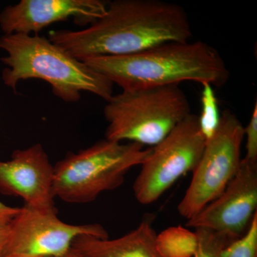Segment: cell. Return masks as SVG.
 Segmentation results:
<instances>
[{"mask_svg": "<svg viewBox=\"0 0 257 257\" xmlns=\"http://www.w3.org/2000/svg\"><path fill=\"white\" fill-rule=\"evenodd\" d=\"M0 49L8 54L2 78L16 90L19 82L40 79L50 84L52 93L66 102H76L81 92H89L106 101L114 95L109 79L82 61L39 35L11 34L0 37Z\"/></svg>", "mask_w": 257, "mask_h": 257, "instance_id": "3957f363", "label": "cell"}, {"mask_svg": "<svg viewBox=\"0 0 257 257\" xmlns=\"http://www.w3.org/2000/svg\"><path fill=\"white\" fill-rule=\"evenodd\" d=\"M152 215L143 220L128 234L110 239L81 236L72 249L84 257H166L161 251Z\"/></svg>", "mask_w": 257, "mask_h": 257, "instance_id": "7c38bea8", "label": "cell"}, {"mask_svg": "<svg viewBox=\"0 0 257 257\" xmlns=\"http://www.w3.org/2000/svg\"><path fill=\"white\" fill-rule=\"evenodd\" d=\"M81 236L109 238L101 224H67L57 217V212L25 206L10 221L5 256L60 257L70 251L74 240Z\"/></svg>", "mask_w": 257, "mask_h": 257, "instance_id": "ba28073f", "label": "cell"}, {"mask_svg": "<svg viewBox=\"0 0 257 257\" xmlns=\"http://www.w3.org/2000/svg\"><path fill=\"white\" fill-rule=\"evenodd\" d=\"M202 87V113L199 119L201 130L207 140L217 127L221 114L218 109L217 100L212 86L204 84Z\"/></svg>", "mask_w": 257, "mask_h": 257, "instance_id": "5bb4252c", "label": "cell"}, {"mask_svg": "<svg viewBox=\"0 0 257 257\" xmlns=\"http://www.w3.org/2000/svg\"><path fill=\"white\" fill-rule=\"evenodd\" d=\"M5 257H29V256H19V255H8V256H5Z\"/></svg>", "mask_w": 257, "mask_h": 257, "instance_id": "ffe728a7", "label": "cell"}, {"mask_svg": "<svg viewBox=\"0 0 257 257\" xmlns=\"http://www.w3.org/2000/svg\"><path fill=\"white\" fill-rule=\"evenodd\" d=\"M82 62L122 90L179 85L186 81L221 87L230 76L217 50L202 41L166 42L133 55Z\"/></svg>", "mask_w": 257, "mask_h": 257, "instance_id": "7a4b0ae2", "label": "cell"}, {"mask_svg": "<svg viewBox=\"0 0 257 257\" xmlns=\"http://www.w3.org/2000/svg\"><path fill=\"white\" fill-rule=\"evenodd\" d=\"M54 166L41 144L15 150L0 160V192L21 198L28 207L57 212L52 192Z\"/></svg>", "mask_w": 257, "mask_h": 257, "instance_id": "30bf717a", "label": "cell"}, {"mask_svg": "<svg viewBox=\"0 0 257 257\" xmlns=\"http://www.w3.org/2000/svg\"><path fill=\"white\" fill-rule=\"evenodd\" d=\"M257 208V161L241 159L227 187L186 226L220 233L239 239L248 229Z\"/></svg>", "mask_w": 257, "mask_h": 257, "instance_id": "9c48e42d", "label": "cell"}, {"mask_svg": "<svg viewBox=\"0 0 257 257\" xmlns=\"http://www.w3.org/2000/svg\"><path fill=\"white\" fill-rule=\"evenodd\" d=\"M190 114L188 99L179 85L122 90L104 106L105 139L152 147Z\"/></svg>", "mask_w": 257, "mask_h": 257, "instance_id": "5b68a950", "label": "cell"}, {"mask_svg": "<svg viewBox=\"0 0 257 257\" xmlns=\"http://www.w3.org/2000/svg\"><path fill=\"white\" fill-rule=\"evenodd\" d=\"M188 15L180 5L162 0H114L105 14L78 31H52L49 40L74 58L133 55L170 42H189Z\"/></svg>", "mask_w": 257, "mask_h": 257, "instance_id": "6da1fadb", "label": "cell"}, {"mask_svg": "<svg viewBox=\"0 0 257 257\" xmlns=\"http://www.w3.org/2000/svg\"><path fill=\"white\" fill-rule=\"evenodd\" d=\"M107 3L101 0H21L0 13L5 35H38L52 24L72 18L79 26H89L105 14Z\"/></svg>", "mask_w": 257, "mask_h": 257, "instance_id": "8fae6325", "label": "cell"}, {"mask_svg": "<svg viewBox=\"0 0 257 257\" xmlns=\"http://www.w3.org/2000/svg\"><path fill=\"white\" fill-rule=\"evenodd\" d=\"M20 208L10 207L0 202V220L10 221L18 214Z\"/></svg>", "mask_w": 257, "mask_h": 257, "instance_id": "ac0fdd59", "label": "cell"}, {"mask_svg": "<svg viewBox=\"0 0 257 257\" xmlns=\"http://www.w3.org/2000/svg\"><path fill=\"white\" fill-rule=\"evenodd\" d=\"M194 257H222L224 248L235 241L226 235L205 229H195Z\"/></svg>", "mask_w": 257, "mask_h": 257, "instance_id": "4fadbf2b", "label": "cell"}, {"mask_svg": "<svg viewBox=\"0 0 257 257\" xmlns=\"http://www.w3.org/2000/svg\"><path fill=\"white\" fill-rule=\"evenodd\" d=\"M206 138L199 116L189 114L163 140L151 147L133 184L144 205L156 202L182 176L193 172L202 157Z\"/></svg>", "mask_w": 257, "mask_h": 257, "instance_id": "52a82bcc", "label": "cell"}, {"mask_svg": "<svg viewBox=\"0 0 257 257\" xmlns=\"http://www.w3.org/2000/svg\"><path fill=\"white\" fill-rule=\"evenodd\" d=\"M244 126L229 109L221 113L219 124L206 140L202 157L177 210L187 220L199 214L224 192L239 170Z\"/></svg>", "mask_w": 257, "mask_h": 257, "instance_id": "8992f818", "label": "cell"}, {"mask_svg": "<svg viewBox=\"0 0 257 257\" xmlns=\"http://www.w3.org/2000/svg\"><path fill=\"white\" fill-rule=\"evenodd\" d=\"M10 222L0 220V257L5 256L7 243L10 234Z\"/></svg>", "mask_w": 257, "mask_h": 257, "instance_id": "e0dca14e", "label": "cell"}, {"mask_svg": "<svg viewBox=\"0 0 257 257\" xmlns=\"http://www.w3.org/2000/svg\"><path fill=\"white\" fill-rule=\"evenodd\" d=\"M256 256L257 213L253 216L246 232L239 239L229 243L222 253V257Z\"/></svg>", "mask_w": 257, "mask_h": 257, "instance_id": "9a60e30c", "label": "cell"}, {"mask_svg": "<svg viewBox=\"0 0 257 257\" xmlns=\"http://www.w3.org/2000/svg\"><path fill=\"white\" fill-rule=\"evenodd\" d=\"M151 152L139 144L103 140L77 153L69 152L54 166L52 192L69 204H87L117 189L128 171Z\"/></svg>", "mask_w": 257, "mask_h": 257, "instance_id": "277c9868", "label": "cell"}, {"mask_svg": "<svg viewBox=\"0 0 257 257\" xmlns=\"http://www.w3.org/2000/svg\"><path fill=\"white\" fill-rule=\"evenodd\" d=\"M244 137L246 138V155L244 158L257 161V101H255L252 114L247 126L244 127Z\"/></svg>", "mask_w": 257, "mask_h": 257, "instance_id": "2e32d148", "label": "cell"}, {"mask_svg": "<svg viewBox=\"0 0 257 257\" xmlns=\"http://www.w3.org/2000/svg\"><path fill=\"white\" fill-rule=\"evenodd\" d=\"M60 257H84L82 255L79 254V253L76 252L75 251L72 250L71 248L70 251H69L68 252L66 253L65 254H64L63 256Z\"/></svg>", "mask_w": 257, "mask_h": 257, "instance_id": "d6986e66", "label": "cell"}]
</instances>
